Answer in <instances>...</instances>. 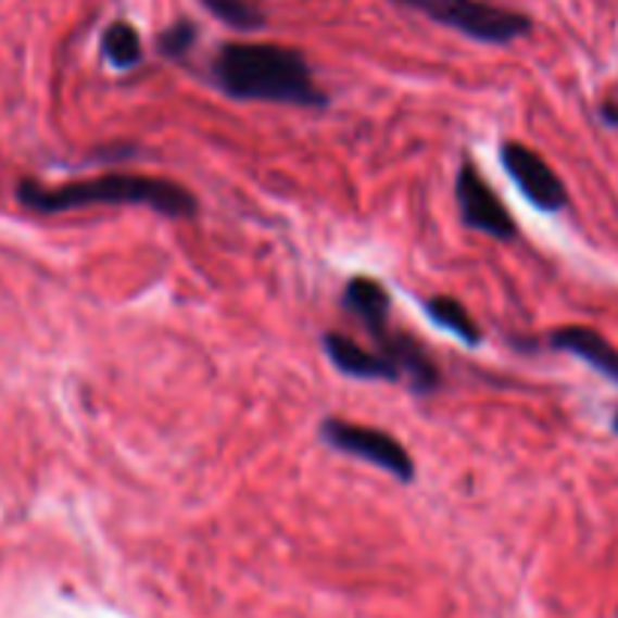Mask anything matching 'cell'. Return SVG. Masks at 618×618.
<instances>
[{
  "label": "cell",
  "mask_w": 618,
  "mask_h": 618,
  "mask_svg": "<svg viewBox=\"0 0 618 618\" xmlns=\"http://www.w3.org/2000/svg\"><path fill=\"white\" fill-rule=\"evenodd\" d=\"M212 79L227 97L317 109L329 103L305 54L278 42H227L212 61Z\"/></svg>",
  "instance_id": "1"
},
{
  "label": "cell",
  "mask_w": 618,
  "mask_h": 618,
  "mask_svg": "<svg viewBox=\"0 0 618 618\" xmlns=\"http://www.w3.org/2000/svg\"><path fill=\"white\" fill-rule=\"evenodd\" d=\"M18 202L37 215H61L85 205H146L173 220L200 215V202L185 185L142 173H103L67 185H40L25 178L18 185Z\"/></svg>",
  "instance_id": "2"
},
{
  "label": "cell",
  "mask_w": 618,
  "mask_h": 618,
  "mask_svg": "<svg viewBox=\"0 0 618 618\" xmlns=\"http://www.w3.org/2000/svg\"><path fill=\"white\" fill-rule=\"evenodd\" d=\"M341 305L350 317L363 323V329L377 344V353H383L387 360L395 363L411 390L426 395V392H434L441 387V371H438L429 350L422 348L414 336L392 326V299L383 283L368 278V275L350 278L344 293H341Z\"/></svg>",
  "instance_id": "3"
},
{
  "label": "cell",
  "mask_w": 618,
  "mask_h": 618,
  "mask_svg": "<svg viewBox=\"0 0 618 618\" xmlns=\"http://www.w3.org/2000/svg\"><path fill=\"white\" fill-rule=\"evenodd\" d=\"M399 7L429 15L438 25L453 27L456 34L474 42L507 46L531 34V18L507 7H495L485 0H395Z\"/></svg>",
  "instance_id": "4"
},
{
  "label": "cell",
  "mask_w": 618,
  "mask_h": 618,
  "mask_svg": "<svg viewBox=\"0 0 618 618\" xmlns=\"http://www.w3.org/2000/svg\"><path fill=\"white\" fill-rule=\"evenodd\" d=\"M320 441L329 450H338L344 456L363 458L368 465L383 468L402 483H411L414 474H417V465H414L411 453L392 438L390 431L371 429V426L350 422V419L341 417H326L320 422Z\"/></svg>",
  "instance_id": "5"
},
{
  "label": "cell",
  "mask_w": 618,
  "mask_h": 618,
  "mask_svg": "<svg viewBox=\"0 0 618 618\" xmlns=\"http://www.w3.org/2000/svg\"><path fill=\"white\" fill-rule=\"evenodd\" d=\"M456 202L462 220L470 229H480V232L492 236L497 242H513L516 239V220L507 212V205L501 202L492 185L485 181V175L470 161L458 166Z\"/></svg>",
  "instance_id": "6"
},
{
  "label": "cell",
  "mask_w": 618,
  "mask_h": 618,
  "mask_svg": "<svg viewBox=\"0 0 618 618\" xmlns=\"http://www.w3.org/2000/svg\"><path fill=\"white\" fill-rule=\"evenodd\" d=\"M501 166L510 175V181L519 188L525 200L540 212L552 215V212H562L567 205L565 181L534 149H528L522 142H504L501 146Z\"/></svg>",
  "instance_id": "7"
},
{
  "label": "cell",
  "mask_w": 618,
  "mask_h": 618,
  "mask_svg": "<svg viewBox=\"0 0 618 618\" xmlns=\"http://www.w3.org/2000/svg\"><path fill=\"white\" fill-rule=\"evenodd\" d=\"M323 350H326L329 363L336 365L341 375L356 377V380H383V383H399L402 380V371L395 368L392 360H387L377 350L356 344L353 338L341 336V332H326L323 336Z\"/></svg>",
  "instance_id": "8"
},
{
  "label": "cell",
  "mask_w": 618,
  "mask_h": 618,
  "mask_svg": "<svg viewBox=\"0 0 618 618\" xmlns=\"http://www.w3.org/2000/svg\"><path fill=\"white\" fill-rule=\"evenodd\" d=\"M550 348L573 353L577 360L592 365L597 375L618 383V350L589 326H562V329H555V332H550Z\"/></svg>",
  "instance_id": "9"
},
{
  "label": "cell",
  "mask_w": 618,
  "mask_h": 618,
  "mask_svg": "<svg viewBox=\"0 0 618 618\" xmlns=\"http://www.w3.org/2000/svg\"><path fill=\"white\" fill-rule=\"evenodd\" d=\"M426 314H429V320L438 326V329H444L450 336H456L458 341H465L468 348L474 344H480L483 341V332H480V326L474 323V317L468 314V308L453 297H431L426 302Z\"/></svg>",
  "instance_id": "10"
},
{
  "label": "cell",
  "mask_w": 618,
  "mask_h": 618,
  "mask_svg": "<svg viewBox=\"0 0 618 618\" xmlns=\"http://www.w3.org/2000/svg\"><path fill=\"white\" fill-rule=\"evenodd\" d=\"M100 49L115 70H134L142 61V40L130 22H112L100 37Z\"/></svg>",
  "instance_id": "11"
},
{
  "label": "cell",
  "mask_w": 618,
  "mask_h": 618,
  "mask_svg": "<svg viewBox=\"0 0 618 618\" xmlns=\"http://www.w3.org/2000/svg\"><path fill=\"white\" fill-rule=\"evenodd\" d=\"M200 3L209 13L217 15L224 25L236 27V30H256L266 22L251 0H200Z\"/></svg>",
  "instance_id": "12"
},
{
  "label": "cell",
  "mask_w": 618,
  "mask_h": 618,
  "mask_svg": "<svg viewBox=\"0 0 618 618\" xmlns=\"http://www.w3.org/2000/svg\"><path fill=\"white\" fill-rule=\"evenodd\" d=\"M197 42V25L188 22V18H178L173 25L163 30L157 37V49H161L166 58H181V54L190 52V46Z\"/></svg>",
  "instance_id": "13"
},
{
  "label": "cell",
  "mask_w": 618,
  "mask_h": 618,
  "mask_svg": "<svg viewBox=\"0 0 618 618\" xmlns=\"http://www.w3.org/2000/svg\"><path fill=\"white\" fill-rule=\"evenodd\" d=\"M597 115H601V122L606 124V127H618V100H604L601 103V109H597Z\"/></svg>",
  "instance_id": "14"
},
{
  "label": "cell",
  "mask_w": 618,
  "mask_h": 618,
  "mask_svg": "<svg viewBox=\"0 0 618 618\" xmlns=\"http://www.w3.org/2000/svg\"><path fill=\"white\" fill-rule=\"evenodd\" d=\"M613 429H616V434H618V411H616V417H613Z\"/></svg>",
  "instance_id": "15"
}]
</instances>
